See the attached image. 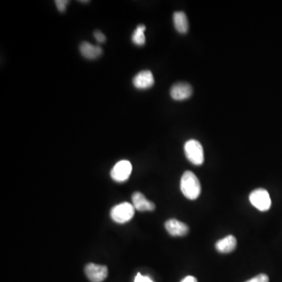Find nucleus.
Wrapping results in <instances>:
<instances>
[{"instance_id": "2eb2a0df", "label": "nucleus", "mask_w": 282, "mask_h": 282, "mask_svg": "<svg viewBox=\"0 0 282 282\" xmlns=\"http://www.w3.org/2000/svg\"><path fill=\"white\" fill-rule=\"evenodd\" d=\"M68 4H69V1H68V0H56L55 1L57 8L61 13L64 12L66 10L67 6Z\"/></svg>"}, {"instance_id": "39448f33", "label": "nucleus", "mask_w": 282, "mask_h": 282, "mask_svg": "<svg viewBox=\"0 0 282 282\" xmlns=\"http://www.w3.org/2000/svg\"><path fill=\"white\" fill-rule=\"evenodd\" d=\"M132 169V165L129 161H119L111 171V176L116 182H124L130 177Z\"/></svg>"}, {"instance_id": "423d86ee", "label": "nucleus", "mask_w": 282, "mask_h": 282, "mask_svg": "<svg viewBox=\"0 0 282 282\" xmlns=\"http://www.w3.org/2000/svg\"><path fill=\"white\" fill-rule=\"evenodd\" d=\"M85 272L92 282H102L108 277V270L106 266L89 264L85 268Z\"/></svg>"}, {"instance_id": "9b49d317", "label": "nucleus", "mask_w": 282, "mask_h": 282, "mask_svg": "<svg viewBox=\"0 0 282 282\" xmlns=\"http://www.w3.org/2000/svg\"><path fill=\"white\" fill-rule=\"evenodd\" d=\"M82 55L86 59L94 60L98 58L103 53L100 46H94L88 42H83L80 46Z\"/></svg>"}, {"instance_id": "6ab92c4d", "label": "nucleus", "mask_w": 282, "mask_h": 282, "mask_svg": "<svg viewBox=\"0 0 282 282\" xmlns=\"http://www.w3.org/2000/svg\"><path fill=\"white\" fill-rule=\"evenodd\" d=\"M181 282H198V280L193 276H188V277H184Z\"/></svg>"}, {"instance_id": "7ed1b4c3", "label": "nucleus", "mask_w": 282, "mask_h": 282, "mask_svg": "<svg viewBox=\"0 0 282 282\" xmlns=\"http://www.w3.org/2000/svg\"><path fill=\"white\" fill-rule=\"evenodd\" d=\"M135 208L128 202L117 204L111 211V216L114 221L118 223H125L134 217Z\"/></svg>"}, {"instance_id": "4468645a", "label": "nucleus", "mask_w": 282, "mask_h": 282, "mask_svg": "<svg viewBox=\"0 0 282 282\" xmlns=\"http://www.w3.org/2000/svg\"><path fill=\"white\" fill-rule=\"evenodd\" d=\"M145 30L146 27L144 24H140L137 26L132 36V41L134 44L137 46L144 45L146 42L145 35H144Z\"/></svg>"}, {"instance_id": "f3484780", "label": "nucleus", "mask_w": 282, "mask_h": 282, "mask_svg": "<svg viewBox=\"0 0 282 282\" xmlns=\"http://www.w3.org/2000/svg\"><path fill=\"white\" fill-rule=\"evenodd\" d=\"M134 282H154L151 279L147 276H143L142 274L138 273L134 279Z\"/></svg>"}, {"instance_id": "f257e3e1", "label": "nucleus", "mask_w": 282, "mask_h": 282, "mask_svg": "<svg viewBox=\"0 0 282 282\" xmlns=\"http://www.w3.org/2000/svg\"><path fill=\"white\" fill-rule=\"evenodd\" d=\"M181 189L183 194L190 200H195L201 194V184L196 175L191 171H186L181 181Z\"/></svg>"}, {"instance_id": "6e6552de", "label": "nucleus", "mask_w": 282, "mask_h": 282, "mask_svg": "<svg viewBox=\"0 0 282 282\" xmlns=\"http://www.w3.org/2000/svg\"><path fill=\"white\" fill-rule=\"evenodd\" d=\"M134 86L139 90H146L154 85L155 79L150 71H142L139 72L133 80Z\"/></svg>"}, {"instance_id": "f03ea898", "label": "nucleus", "mask_w": 282, "mask_h": 282, "mask_svg": "<svg viewBox=\"0 0 282 282\" xmlns=\"http://www.w3.org/2000/svg\"><path fill=\"white\" fill-rule=\"evenodd\" d=\"M184 151L188 160L195 165L200 166L204 162V150L199 141L190 140L184 144Z\"/></svg>"}, {"instance_id": "20e7f679", "label": "nucleus", "mask_w": 282, "mask_h": 282, "mask_svg": "<svg viewBox=\"0 0 282 282\" xmlns=\"http://www.w3.org/2000/svg\"><path fill=\"white\" fill-rule=\"evenodd\" d=\"M249 200L252 206L260 211H267L271 206V199L267 190L259 188L251 193Z\"/></svg>"}, {"instance_id": "ddd939ff", "label": "nucleus", "mask_w": 282, "mask_h": 282, "mask_svg": "<svg viewBox=\"0 0 282 282\" xmlns=\"http://www.w3.org/2000/svg\"><path fill=\"white\" fill-rule=\"evenodd\" d=\"M173 23L177 32L181 34L186 33L188 30V20L185 13L178 11L173 14Z\"/></svg>"}, {"instance_id": "0eeeda50", "label": "nucleus", "mask_w": 282, "mask_h": 282, "mask_svg": "<svg viewBox=\"0 0 282 282\" xmlns=\"http://www.w3.org/2000/svg\"><path fill=\"white\" fill-rule=\"evenodd\" d=\"M193 90L191 85L186 83H179L173 85L170 90L172 99L176 100H184L189 98L192 95Z\"/></svg>"}, {"instance_id": "9d476101", "label": "nucleus", "mask_w": 282, "mask_h": 282, "mask_svg": "<svg viewBox=\"0 0 282 282\" xmlns=\"http://www.w3.org/2000/svg\"><path fill=\"white\" fill-rule=\"evenodd\" d=\"M132 200L133 206L138 211H152L156 209V204L147 200L144 194L140 192L134 193Z\"/></svg>"}, {"instance_id": "1a4fd4ad", "label": "nucleus", "mask_w": 282, "mask_h": 282, "mask_svg": "<svg viewBox=\"0 0 282 282\" xmlns=\"http://www.w3.org/2000/svg\"><path fill=\"white\" fill-rule=\"evenodd\" d=\"M165 226H166L168 233L172 236H184L189 232L188 225L179 221V220H175V219H170V220H167Z\"/></svg>"}, {"instance_id": "f8f14e48", "label": "nucleus", "mask_w": 282, "mask_h": 282, "mask_svg": "<svg viewBox=\"0 0 282 282\" xmlns=\"http://www.w3.org/2000/svg\"><path fill=\"white\" fill-rule=\"evenodd\" d=\"M237 246L236 238L233 235H228L222 238L216 243V250L220 253H229L235 250Z\"/></svg>"}, {"instance_id": "a211bd4d", "label": "nucleus", "mask_w": 282, "mask_h": 282, "mask_svg": "<svg viewBox=\"0 0 282 282\" xmlns=\"http://www.w3.org/2000/svg\"><path fill=\"white\" fill-rule=\"evenodd\" d=\"M93 35H94V38L96 39V40L98 42H100V43L105 42V40H106L105 35L101 32H100V31H96Z\"/></svg>"}, {"instance_id": "dca6fc26", "label": "nucleus", "mask_w": 282, "mask_h": 282, "mask_svg": "<svg viewBox=\"0 0 282 282\" xmlns=\"http://www.w3.org/2000/svg\"><path fill=\"white\" fill-rule=\"evenodd\" d=\"M245 282H269V277L267 274H260Z\"/></svg>"}]
</instances>
